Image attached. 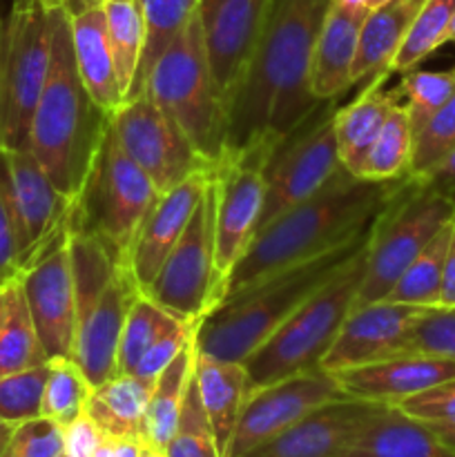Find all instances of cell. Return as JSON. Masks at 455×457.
<instances>
[{"mask_svg":"<svg viewBox=\"0 0 455 457\" xmlns=\"http://www.w3.org/2000/svg\"><path fill=\"white\" fill-rule=\"evenodd\" d=\"M330 0H272L252 61L228 114V150L279 147L324 103L310 92L317 36Z\"/></svg>","mask_w":455,"mask_h":457,"instance_id":"cell-1","label":"cell"},{"mask_svg":"<svg viewBox=\"0 0 455 457\" xmlns=\"http://www.w3.org/2000/svg\"><path fill=\"white\" fill-rule=\"evenodd\" d=\"M404 179L366 181L339 168L310 199L285 210L252 237L228 277L226 299L355 239L400 190Z\"/></svg>","mask_w":455,"mask_h":457,"instance_id":"cell-2","label":"cell"},{"mask_svg":"<svg viewBox=\"0 0 455 457\" xmlns=\"http://www.w3.org/2000/svg\"><path fill=\"white\" fill-rule=\"evenodd\" d=\"M52 12V61L29 129V150L54 186L79 196L94 163L110 116L94 103L79 74L71 45V22L65 7Z\"/></svg>","mask_w":455,"mask_h":457,"instance_id":"cell-3","label":"cell"},{"mask_svg":"<svg viewBox=\"0 0 455 457\" xmlns=\"http://www.w3.org/2000/svg\"><path fill=\"white\" fill-rule=\"evenodd\" d=\"M368 235L370 226L355 239L226 299L196 330V351L228 361L248 360L312 295L352 262L368 244Z\"/></svg>","mask_w":455,"mask_h":457,"instance_id":"cell-4","label":"cell"},{"mask_svg":"<svg viewBox=\"0 0 455 457\" xmlns=\"http://www.w3.org/2000/svg\"><path fill=\"white\" fill-rule=\"evenodd\" d=\"M145 92L208 163L228 150V103L205 54L199 12L163 49L143 80Z\"/></svg>","mask_w":455,"mask_h":457,"instance_id":"cell-5","label":"cell"},{"mask_svg":"<svg viewBox=\"0 0 455 457\" xmlns=\"http://www.w3.org/2000/svg\"><path fill=\"white\" fill-rule=\"evenodd\" d=\"M366 245L337 277L312 295L244 361L250 391L303 370L319 369L339 328L355 308L357 293L366 275Z\"/></svg>","mask_w":455,"mask_h":457,"instance_id":"cell-6","label":"cell"},{"mask_svg":"<svg viewBox=\"0 0 455 457\" xmlns=\"http://www.w3.org/2000/svg\"><path fill=\"white\" fill-rule=\"evenodd\" d=\"M455 217V205L419 177L404 179L370 223L366 245V275L355 308L382 302L424 245Z\"/></svg>","mask_w":455,"mask_h":457,"instance_id":"cell-7","label":"cell"},{"mask_svg":"<svg viewBox=\"0 0 455 457\" xmlns=\"http://www.w3.org/2000/svg\"><path fill=\"white\" fill-rule=\"evenodd\" d=\"M156 196L154 183L125 154L110 125L79 196L71 201L67 228L96 237L128 262L134 235Z\"/></svg>","mask_w":455,"mask_h":457,"instance_id":"cell-8","label":"cell"},{"mask_svg":"<svg viewBox=\"0 0 455 457\" xmlns=\"http://www.w3.org/2000/svg\"><path fill=\"white\" fill-rule=\"evenodd\" d=\"M52 61V12L12 7L0 40V145L29 150V129Z\"/></svg>","mask_w":455,"mask_h":457,"instance_id":"cell-9","label":"cell"},{"mask_svg":"<svg viewBox=\"0 0 455 457\" xmlns=\"http://www.w3.org/2000/svg\"><path fill=\"white\" fill-rule=\"evenodd\" d=\"M228 281L217 270L212 179L186 232L145 290L161 308L190 324H203L223 303Z\"/></svg>","mask_w":455,"mask_h":457,"instance_id":"cell-10","label":"cell"},{"mask_svg":"<svg viewBox=\"0 0 455 457\" xmlns=\"http://www.w3.org/2000/svg\"><path fill=\"white\" fill-rule=\"evenodd\" d=\"M275 150L270 143H254L226 150L212 165L217 270L226 281L257 235L266 201V165Z\"/></svg>","mask_w":455,"mask_h":457,"instance_id":"cell-11","label":"cell"},{"mask_svg":"<svg viewBox=\"0 0 455 457\" xmlns=\"http://www.w3.org/2000/svg\"><path fill=\"white\" fill-rule=\"evenodd\" d=\"M335 110V103H324L272 152L266 165V201L257 232L285 210L310 199L342 168L333 125Z\"/></svg>","mask_w":455,"mask_h":457,"instance_id":"cell-12","label":"cell"},{"mask_svg":"<svg viewBox=\"0 0 455 457\" xmlns=\"http://www.w3.org/2000/svg\"><path fill=\"white\" fill-rule=\"evenodd\" d=\"M0 192L12 217L21 270L67 230L71 199L62 195L31 150L0 145Z\"/></svg>","mask_w":455,"mask_h":457,"instance_id":"cell-13","label":"cell"},{"mask_svg":"<svg viewBox=\"0 0 455 457\" xmlns=\"http://www.w3.org/2000/svg\"><path fill=\"white\" fill-rule=\"evenodd\" d=\"M110 125L125 154L147 174L159 195L172 190L192 174L212 170V163L192 147L181 129L145 92L123 101Z\"/></svg>","mask_w":455,"mask_h":457,"instance_id":"cell-14","label":"cell"},{"mask_svg":"<svg viewBox=\"0 0 455 457\" xmlns=\"http://www.w3.org/2000/svg\"><path fill=\"white\" fill-rule=\"evenodd\" d=\"M346 397L333 373L321 369L303 370L290 378L254 388L245 397L232 436L228 457H241L272 440L319 406Z\"/></svg>","mask_w":455,"mask_h":457,"instance_id":"cell-15","label":"cell"},{"mask_svg":"<svg viewBox=\"0 0 455 457\" xmlns=\"http://www.w3.org/2000/svg\"><path fill=\"white\" fill-rule=\"evenodd\" d=\"M18 275L47 360L74 357L79 320L67 230L36 254Z\"/></svg>","mask_w":455,"mask_h":457,"instance_id":"cell-16","label":"cell"},{"mask_svg":"<svg viewBox=\"0 0 455 457\" xmlns=\"http://www.w3.org/2000/svg\"><path fill=\"white\" fill-rule=\"evenodd\" d=\"M270 7L272 0H201L199 21L205 54L228 103V114L257 52Z\"/></svg>","mask_w":455,"mask_h":457,"instance_id":"cell-17","label":"cell"},{"mask_svg":"<svg viewBox=\"0 0 455 457\" xmlns=\"http://www.w3.org/2000/svg\"><path fill=\"white\" fill-rule=\"evenodd\" d=\"M426 311L431 308L409 306L388 299L352 308L339 328L333 346L321 360L319 369L326 373H337V370L406 355L410 330Z\"/></svg>","mask_w":455,"mask_h":457,"instance_id":"cell-18","label":"cell"},{"mask_svg":"<svg viewBox=\"0 0 455 457\" xmlns=\"http://www.w3.org/2000/svg\"><path fill=\"white\" fill-rule=\"evenodd\" d=\"M141 295L129 263H120L103 293L80 312L74 360L92 386L119 375V346L129 308Z\"/></svg>","mask_w":455,"mask_h":457,"instance_id":"cell-19","label":"cell"},{"mask_svg":"<svg viewBox=\"0 0 455 457\" xmlns=\"http://www.w3.org/2000/svg\"><path fill=\"white\" fill-rule=\"evenodd\" d=\"M210 179H212V170L192 174L172 190L156 196L152 208L143 217L128 257L129 270L138 281L141 293L150 288L168 254L172 253L174 245L186 232L196 205L208 190Z\"/></svg>","mask_w":455,"mask_h":457,"instance_id":"cell-20","label":"cell"},{"mask_svg":"<svg viewBox=\"0 0 455 457\" xmlns=\"http://www.w3.org/2000/svg\"><path fill=\"white\" fill-rule=\"evenodd\" d=\"M346 397L395 406L426 388L455 378V360L406 353L375 364L333 373Z\"/></svg>","mask_w":455,"mask_h":457,"instance_id":"cell-21","label":"cell"},{"mask_svg":"<svg viewBox=\"0 0 455 457\" xmlns=\"http://www.w3.org/2000/svg\"><path fill=\"white\" fill-rule=\"evenodd\" d=\"M379 406L352 397L333 400L241 457H337Z\"/></svg>","mask_w":455,"mask_h":457,"instance_id":"cell-22","label":"cell"},{"mask_svg":"<svg viewBox=\"0 0 455 457\" xmlns=\"http://www.w3.org/2000/svg\"><path fill=\"white\" fill-rule=\"evenodd\" d=\"M368 13L364 0H330L310 67V92L319 103H337L352 87V62Z\"/></svg>","mask_w":455,"mask_h":457,"instance_id":"cell-23","label":"cell"},{"mask_svg":"<svg viewBox=\"0 0 455 457\" xmlns=\"http://www.w3.org/2000/svg\"><path fill=\"white\" fill-rule=\"evenodd\" d=\"M70 13L71 45L79 74L89 96L107 116H114L125 96L116 76L114 56L107 38L105 9L101 0H70L62 4Z\"/></svg>","mask_w":455,"mask_h":457,"instance_id":"cell-24","label":"cell"},{"mask_svg":"<svg viewBox=\"0 0 455 457\" xmlns=\"http://www.w3.org/2000/svg\"><path fill=\"white\" fill-rule=\"evenodd\" d=\"M337 457H455L431 427L397 406H379Z\"/></svg>","mask_w":455,"mask_h":457,"instance_id":"cell-25","label":"cell"},{"mask_svg":"<svg viewBox=\"0 0 455 457\" xmlns=\"http://www.w3.org/2000/svg\"><path fill=\"white\" fill-rule=\"evenodd\" d=\"M388 74H377L370 85L361 89L360 96L346 107L335 110V138H337L339 163L348 174L360 179L361 165L377 138L379 129L386 123L393 107L401 101L400 92H386L384 80Z\"/></svg>","mask_w":455,"mask_h":457,"instance_id":"cell-26","label":"cell"},{"mask_svg":"<svg viewBox=\"0 0 455 457\" xmlns=\"http://www.w3.org/2000/svg\"><path fill=\"white\" fill-rule=\"evenodd\" d=\"M194 378L201 404H203L214 440H217L219 453L228 457L241 409L250 393L248 370H245L244 361L219 360V357L201 355L196 351Z\"/></svg>","mask_w":455,"mask_h":457,"instance_id":"cell-27","label":"cell"},{"mask_svg":"<svg viewBox=\"0 0 455 457\" xmlns=\"http://www.w3.org/2000/svg\"><path fill=\"white\" fill-rule=\"evenodd\" d=\"M426 0H393L368 13L361 29L360 49L352 62V85L377 74L391 76V65L404 45L419 9Z\"/></svg>","mask_w":455,"mask_h":457,"instance_id":"cell-28","label":"cell"},{"mask_svg":"<svg viewBox=\"0 0 455 457\" xmlns=\"http://www.w3.org/2000/svg\"><path fill=\"white\" fill-rule=\"evenodd\" d=\"M152 386L154 382L119 373L92 388L85 413L103 436L143 440V422Z\"/></svg>","mask_w":455,"mask_h":457,"instance_id":"cell-29","label":"cell"},{"mask_svg":"<svg viewBox=\"0 0 455 457\" xmlns=\"http://www.w3.org/2000/svg\"><path fill=\"white\" fill-rule=\"evenodd\" d=\"M21 275L0 286V378L47 364Z\"/></svg>","mask_w":455,"mask_h":457,"instance_id":"cell-30","label":"cell"},{"mask_svg":"<svg viewBox=\"0 0 455 457\" xmlns=\"http://www.w3.org/2000/svg\"><path fill=\"white\" fill-rule=\"evenodd\" d=\"M196 364V335L154 379L150 402H147L145 422H143V442L154 449L165 451L168 442L177 431L178 415L186 400L187 384Z\"/></svg>","mask_w":455,"mask_h":457,"instance_id":"cell-31","label":"cell"},{"mask_svg":"<svg viewBox=\"0 0 455 457\" xmlns=\"http://www.w3.org/2000/svg\"><path fill=\"white\" fill-rule=\"evenodd\" d=\"M105 9L107 38L114 56L116 76H119L123 96L132 92L143 49H145V21L138 0H101Z\"/></svg>","mask_w":455,"mask_h":457,"instance_id":"cell-32","label":"cell"},{"mask_svg":"<svg viewBox=\"0 0 455 457\" xmlns=\"http://www.w3.org/2000/svg\"><path fill=\"white\" fill-rule=\"evenodd\" d=\"M453 219L424 245L422 253L406 268L404 275L397 279L391 293L386 295L388 302L409 303V306L422 308H440L446 248H449Z\"/></svg>","mask_w":455,"mask_h":457,"instance_id":"cell-33","label":"cell"},{"mask_svg":"<svg viewBox=\"0 0 455 457\" xmlns=\"http://www.w3.org/2000/svg\"><path fill=\"white\" fill-rule=\"evenodd\" d=\"M415 134L410 128L409 112L404 103H397L388 114L386 123L379 129L364 165L360 179L366 181H397L410 174L413 163Z\"/></svg>","mask_w":455,"mask_h":457,"instance_id":"cell-34","label":"cell"},{"mask_svg":"<svg viewBox=\"0 0 455 457\" xmlns=\"http://www.w3.org/2000/svg\"><path fill=\"white\" fill-rule=\"evenodd\" d=\"M138 4H141L143 21H145V49H143L141 65H138L136 79H134L132 92L128 98L141 92L147 71L152 70L156 58L163 54V49L194 18L201 0H138Z\"/></svg>","mask_w":455,"mask_h":457,"instance_id":"cell-35","label":"cell"},{"mask_svg":"<svg viewBox=\"0 0 455 457\" xmlns=\"http://www.w3.org/2000/svg\"><path fill=\"white\" fill-rule=\"evenodd\" d=\"M92 388V382L85 378L74 357H54L49 360L40 415L65 428L85 413Z\"/></svg>","mask_w":455,"mask_h":457,"instance_id":"cell-36","label":"cell"},{"mask_svg":"<svg viewBox=\"0 0 455 457\" xmlns=\"http://www.w3.org/2000/svg\"><path fill=\"white\" fill-rule=\"evenodd\" d=\"M453 16L455 0H426L393 61L391 74L395 71L406 74V71L415 70L424 58L446 45V31H449Z\"/></svg>","mask_w":455,"mask_h":457,"instance_id":"cell-37","label":"cell"},{"mask_svg":"<svg viewBox=\"0 0 455 457\" xmlns=\"http://www.w3.org/2000/svg\"><path fill=\"white\" fill-rule=\"evenodd\" d=\"M178 321L172 312L161 308L154 299L147 297L145 293L138 295L134 306L129 308V315L125 320L123 335H120L119 346V373L132 375L136 370L138 361L145 355L147 348ZM183 321V320H181Z\"/></svg>","mask_w":455,"mask_h":457,"instance_id":"cell-38","label":"cell"},{"mask_svg":"<svg viewBox=\"0 0 455 457\" xmlns=\"http://www.w3.org/2000/svg\"><path fill=\"white\" fill-rule=\"evenodd\" d=\"M397 92L404 96L401 103L409 112L410 128H413V134H418L428 123V119L455 94V70H410L404 74Z\"/></svg>","mask_w":455,"mask_h":457,"instance_id":"cell-39","label":"cell"},{"mask_svg":"<svg viewBox=\"0 0 455 457\" xmlns=\"http://www.w3.org/2000/svg\"><path fill=\"white\" fill-rule=\"evenodd\" d=\"M165 457H221L210 420L205 415L203 404H201L194 373L187 384L177 431L165 446Z\"/></svg>","mask_w":455,"mask_h":457,"instance_id":"cell-40","label":"cell"},{"mask_svg":"<svg viewBox=\"0 0 455 457\" xmlns=\"http://www.w3.org/2000/svg\"><path fill=\"white\" fill-rule=\"evenodd\" d=\"M47 375L49 361L0 378V418L12 424L40 418Z\"/></svg>","mask_w":455,"mask_h":457,"instance_id":"cell-41","label":"cell"},{"mask_svg":"<svg viewBox=\"0 0 455 457\" xmlns=\"http://www.w3.org/2000/svg\"><path fill=\"white\" fill-rule=\"evenodd\" d=\"M455 147V94L415 134L410 174L424 177Z\"/></svg>","mask_w":455,"mask_h":457,"instance_id":"cell-42","label":"cell"},{"mask_svg":"<svg viewBox=\"0 0 455 457\" xmlns=\"http://www.w3.org/2000/svg\"><path fill=\"white\" fill-rule=\"evenodd\" d=\"M65 455V433L61 424L34 418L16 424L3 457H61Z\"/></svg>","mask_w":455,"mask_h":457,"instance_id":"cell-43","label":"cell"},{"mask_svg":"<svg viewBox=\"0 0 455 457\" xmlns=\"http://www.w3.org/2000/svg\"><path fill=\"white\" fill-rule=\"evenodd\" d=\"M409 353L455 360V308H431L410 330Z\"/></svg>","mask_w":455,"mask_h":457,"instance_id":"cell-44","label":"cell"},{"mask_svg":"<svg viewBox=\"0 0 455 457\" xmlns=\"http://www.w3.org/2000/svg\"><path fill=\"white\" fill-rule=\"evenodd\" d=\"M395 406L419 422H455V378L426 388V391L418 393V395L409 397Z\"/></svg>","mask_w":455,"mask_h":457,"instance_id":"cell-45","label":"cell"},{"mask_svg":"<svg viewBox=\"0 0 455 457\" xmlns=\"http://www.w3.org/2000/svg\"><path fill=\"white\" fill-rule=\"evenodd\" d=\"M65 433V455L67 457H94L98 445L103 440V433L96 424L87 418V413L80 415L71 424L62 428Z\"/></svg>","mask_w":455,"mask_h":457,"instance_id":"cell-46","label":"cell"},{"mask_svg":"<svg viewBox=\"0 0 455 457\" xmlns=\"http://www.w3.org/2000/svg\"><path fill=\"white\" fill-rule=\"evenodd\" d=\"M21 272V262H18V244L16 232H13L12 217H9L7 204L0 192V286L16 277Z\"/></svg>","mask_w":455,"mask_h":457,"instance_id":"cell-47","label":"cell"},{"mask_svg":"<svg viewBox=\"0 0 455 457\" xmlns=\"http://www.w3.org/2000/svg\"><path fill=\"white\" fill-rule=\"evenodd\" d=\"M422 179L431 190H435L437 195H442L444 199H449L455 205V147L431 170L428 174H424Z\"/></svg>","mask_w":455,"mask_h":457,"instance_id":"cell-48","label":"cell"},{"mask_svg":"<svg viewBox=\"0 0 455 457\" xmlns=\"http://www.w3.org/2000/svg\"><path fill=\"white\" fill-rule=\"evenodd\" d=\"M440 308H455V219H453V228H451L449 248H446Z\"/></svg>","mask_w":455,"mask_h":457,"instance_id":"cell-49","label":"cell"},{"mask_svg":"<svg viewBox=\"0 0 455 457\" xmlns=\"http://www.w3.org/2000/svg\"><path fill=\"white\" fill-rule=\"evenodd\" d=\"M426 424V422H424ZM431 427V431L435 433L437 437H440L442 442H444L446 446H451V449H455V422H442V424H428Z\"/></svg>","mask_w":455,"mask_h":457,"instance_id":"cell-50","label":"cell"},{"mask_svg":"<svg viewBox=\"0 0 455 457\" xmlns=\"http://www.w3.org/2000/svg\"><path fill=\"white\" fill-rule=\"evenodd\" d=\"M13 428H16V424H12V422H7V420L0 418V457H3L4 449H7L9 437H12Z\"/></svg>","mask_w":455,"mask_h":457,"instance_id":"cell-51","label":"cell"},{"mask_svg":"<svg viewBox=\"0 0 455 457\" xmlns=\"http://www.w3.org/2000/svg\"><path fill=\"white\" fill-rule=\"evenodd\" d=\"M141 457H165V451H159V449H154V446H150V445H145V442H143Z\"/></svg>","mask_w":455,"mask_h":457,"instance_id":"cell-52","label":"cell"},{"mask_svg":"<svg viewBox=\"0 0 455 457\" xmlns=\"http://www.w3.org/2000/svg\"><path fill=\"white\" fill-rule=\"evenodd\" d=\"M34 4H43V0H12V7H34Z\"/></svg>","mask_w":455,"mask_h":457,"instance_id":"cell-53","label":"cell"},{"mask_svg":"<svg viewBox=\"0 0 455 457\" xmlns=\"http://www.w3.org/2000/svg\"><path fill=\"white\" fill-rule=\"evenodd\" d=\"M388 3H393V0H364V4L370 9V12H373V9L384 7V4H388Z\"/></svg>","mask_w":455,"mask_h":457,"instance_id":"cell-54","label":"cell"},{"mask_svg":"<svg viewBox=\"0 0 455 457\" xmlns=\"http://www.w3.org/2000/svg\"><path fill=\"white\" fill-rule=\"evenodd\" d=\"M446 43H455V16H453V21H451L449 31H446Z\"/></svg>","mask_w":455,"mask_h":457,"instance_id":"cell-55","label":"cell"},{"mask_svg":"<svg viewBox=\"0 0 455 457\" xmlns=\"http://www.w3.org/2000/svg\"><path fill=\"white\" fill-rule=\"evenodd\" d=\"M70 3V0H43V4L45 7H62V4H67Z\"/></svg>","mask_w":455,"mask_h":457,"instance_id":"cell-56","label":"cell"},{"mask_svg":"<svg viewBox=\"0 0 455 457\" xmlns=\"http://www.w3.org/2000/svg\"><path fill=\"white\" fill-rule=\"evenodd\" d=\"M0 40H3V18H0Z\"/></svg>","mask_w":455,"mask_h":457,"instance_id":"cell-57","label":"cell"},{"mask_svg":"<svg viewBox=\"0 0 455 457\" xmlns=\"http://www.w3.org/2000/svg\"><path fill=\"white\" fill-rule=\"evenodd\" d=\"M61 457H67V455H61Z\"/></svg>","mask_w":455,"mask_h":457,"instance_id":"cell-58","label":"cell"}]
</instances>
